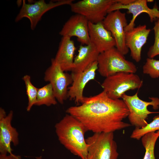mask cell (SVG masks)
Here are the masks:
<instances>
[{
  "label": "cell",
  "mask_w": 159,
  "mask_h": 159,
  "mask_svg": "<svg viewBox=\"0 0 159 159\" xmlns=\"http://www.w3.org/2000/svg\"><path fill=\"white\" fill-rule=\"evenodd\" d=\"M66 112L94 133L113 132L131 125L123 121L129 114L123 100L111 99L103 90L95 95L85 97L80 105L71 106Z\"/></svg>",
  "instance_id": "cell-1"
},
{
  "label": "cell",
  "mask_w": 159,
  "mask_h": 159,
  "mask_svg": "<svg viewBox=\"0 0 159 159\" xmlns=\"http://www.w3.org/2000/svg\"><path fill=\"white\" fill-rule=\"evenodd\" d=\"M55 128L60 143L74 155L86 159L89 145L85 135L88 131L83 124L67 114L55 124Z\"/></svg>",
  "instance_id": "cell-2"
},
{
  "label": "cell",
  "mask_w": 159,
  "mask_h": 159,
  "mask_svg": "<svg viewBox=\"0 0 159 159\" xmlns=\"http://www.w3.org/2000/svg\"><path fill=\"white\" fill-rule=\"evenodd\" d=\"M124 55L115 47L100 53L97 60L100 74L106 78L120 72L135 73L136 66Z\"/></svg>",
  "instance_id": "cell-3"
},
{
  "label": "cell",
  "mask_w": 159,
  "mask_h": 159,
  "mask_svg": "<svg viewBox=\"0 0 159 159\" xmlns=\"http://www.w3.org/2000/svg\"><path fill=\"white\" fill-rule=\"evenodd\" d=\"M143 85L142 80L135 73L120 72L106 77L101 85L109 98L118 99L126 92L139 89Z\"/></svg>",
  "instance_id": "cell-4"
},
{
  "label": "cell",
  "mask_w": 159,
  "mask_h": 159,
  "mask_svg": "<svg viewBox=\"0 0 159 159\" xmlns=\"http://www.w3.org/2000/svg\"><path fill=\"white\" fill-rule=\"evenodd\" d=\"M88 144L86 159H117L119 154L113 132L94 133L86 139Z\"/></svg>",
  "instance_id": "cell-5"
},
{
  "label": "cell",
  "mask_w": 159,
  "mask_h": 159,
  "mask_svg": "<svg viewBox=\"0 0 159 159\" xmlns=\"http://www.w3.org/2000/svg\"><path fill=\"white\" fill-rule=\"evenodd\" d=\"M122 98L129 110L127 117L130 124L135 128H142L148 124L146 120L149 114L159 113V112H151L148 109L149 105L152 106L155 110L159 108V99L157 97H150L151 101H145L139 98L137 92L132 95L125 94Z\"/></svg>",
  "instance_id": "cell-6"
},
{
  "label": "cell",
  "mask_w": 159,
  "mask_h": 159,
  "mask_svg": "<svg viewBox=\"0 0 159 159\" xmlns=\"http://www.w3.org/2000/svg\"><path fill=\"white\" fill-rule=\"evenodd\" d=\"M118 0H82L72 3L71 11L84 16L89 22L96 24L102 22L111 6Z\"/></svg>",
  "instance_id": "cell-7"
},
{
  "label": "cell",
  "mask_w": 159,
  "mask_h": 159,
  "mask_svg": "<svg viewBox=\"0 0 159 159\" xmlns=\"http://www.w3.org/2000/svg\"><path fill=\"white\" fill-rule=\"evenodd\" d=\"M51 62V65L45 72L44 79L51 85L57 101L63 104L68 98L69 86L72 82V77L71 74L62 69L54 58Z\"/></svg>",
  "instance_id": "cell-8"
},
{
  "label": "cell",
  "mask_w": 159,
  "mask_h": 159,
  "mask_svg": "<svg viewBox=\"0 0 159 159\" xmlns=\"http://www.w3.org/2000/svg\"><path fill=\"white\" fill-rule=\"evenodd\" d=\"M73 0H62L56 1H50L47 3L44 0H40L34 3H26L23 1L22 5L20 11L15 19L16 22L24 18H26L30 21L32 30L34 29L43 15L49 10L61 6H70L73 3Z\"/></svg>",
  "instance_id": "cell-9"
},
{
  "label": "cell",
  "mask_w": 159,
  "mask_h": 159,
  "mask_svg": "<svg viewBox=\"0 0 159 159\" xmlns=\"http://www.w3.org/2000/svg\"><path fill=\"white\" fill-rule=\"evenodd\" d=\"M102 23L105 28L111 33L116 43V48L124 55L129 51L125 42V28L128 24L126 14L120 10L108 13Z\"/></svg>",
  "instance_id": "cell-10"
},
{
  "label": "cell",
  "mask_w": 159,
  "mask_h": 159,
  "mask_svg": "<svg viewBox=\"0 0 159 159\" xmlns=\"http://www.w3.org/2000/svg\"><path fill=\"white\" fill-rule=\"evenodd\" d=\"M13 112L10 111L7 115L5 110L0 108V153L6 155L8 153L13 154L11 144L14 146L19 143V134L16 128L13 127L11 122Z\"/></svg>",
  "instance_id": "cell-11"
},
{
  "label": "cell",
  "mask_w": 159,
  "mask_h": 159,
  "mask_svg": "<svg viewBox=\"0 0 159 159\" xmlns=\"http://www.w3.org/2000/svg\"><path fill=\"white\" fill-rule=\"evenodd\" d=\"M97 69L98 63L96 61L82 72L72 73L73 81L68 88V98L74 100L77 104H81L85 97L83 95L85 87L88 82L95 79Z\"/></svg>",
  "instance_id": "cell-12"
},
{
  "label": "cell",
  "mask_w": 159,
  "mask_h": 159,
  "mask_svg": "<svg viewBox=\"0 0 159 159\" xmlns=\"http://www.w3.org/2000/svg\"><path fill=\"white\" fill-rule=\"evenodd\" d=\"M147 3V0H134L133 2L127 5L122 4L117 2L111 6L108 11V13L124 9H127L128 13L132 14V19L124 29L126 32L134 27L135 19L142 13H145L148 15L151 22L159 19V10L157 7L155 6L153 8H150L148 7Z\"/></svg>",
  "instance_id": "cell-13"
},
{
  "label": "cell",
  "mask_w": 159,
  "mask_h": 159,
  "mask_svg": "<svg viewBox=\"0 0 159 159\" xmlns=\"http://www.w3.org/2000/svg\"><path fill=\"white\" fill-rule=\"evenodd\" d=\"M88 23V21L84 16L75 14L71 16L65 23L59 34L62 37L70 38L76 37L82 45H88L91 43Z\"/></svg>",
  "instance_id": "cell-14"
},
{
  "label": "cell",
  "mask_w": 159,
  "mask_h": 159,
  "mask_svg": "<svg viewBox=\"0 0 159 159\" xmlns=\"http://www.w3.org/2000/svg\"><path fill=\"white\" fill-rule=\"evenodd\" d=\"M150 31L145 24L134 27L125 32L126 45L130 51L132 58L136 62L141 60L142 48L146 42Z\"/></svg>",
  "instance_id": "cell-15"
},
{
  "label": "cell",
  "mask_w": 159,
  "mask_h": 159,
  "mask_svg": "<svg viewBox=\"0 0 159 159\" xmlns=\"http://www.w3.org/2000/svg\"><path fill=\"white\" fill-rule=\"evenodd\" d=\"M88 30L91 43L100 53L116 46L111 33L105 28L102 22L96 24L89 22Z\"/></svg>",
  "instance_id": "cell-16"
},
{
  "label": "cell",
  "mask_w": 159,
  "mask_h": 159,
  "mask_svg": "<svg viewBox=\"0 0 159 159\" xmlns=\"http://www.w3.org/2000/svg\"><path fill=\"white\" fill-rule=\"evenodd\" d=\"M76 49L74 42L70 38L62 37L54 59L64 71H71Z\"/></svg>",
  "instance_id": "cell-17"
},
{
  "label": "cell",
  "mask_w": 159,
  "mask_h": 159,
  "mask_svg": "<svg viewBox=\"0 0 159 159\" xmlns=\"http://www.w3.org/2000/svg\"><path fill=\"white\" fill-rule=\"evenodd\" d=\"M100 54L91 43L88 45H80L78 53L74 59L72 73H79L85 70L93 63L97 61Z\"/></svg>",
  "instance_id": "cell-18"
},
{
  "label": "cell",
  "mask_w": 159,
  "mask_h": 159,
  "mask_svg": "<svg viewBox=\"0 0 159 159\" xmlns=\"http://www.w3.org/2000/svg\"><path fill=\"white\" fill-rule=\"evenodd\" d=\"M57 103L52 87L50 83L38 88L36 105H44L49 106L55 105Z\"/></svg>",
  "instance_id": "cell-19"
},
{
  "label": "cell",
  "mask_w": 159,
  "mask_h": 159,
  "mask_svg": "<svg viewBox=\"0 0 159 159\" xmlns=\"http://www.w3.org/2000/svg\"><path fill=\"white\" fill-rule=\"evenodd\" d=\"M159 134L155 132L148 133L141 138V142L145 149V153L143 159H155L154 149Z\"/></svg>",
  "instance_id": "cell-20"
},
{
  "label": "cell",
  "mask_w": 159,
  "mask_h": 159,
  "mask_svg": "<svg viewBox=\"0 0 159 159\" xmlns=\"http://www.w3.org/2000/svg\"><path fill=\"white\" fill-rule=\"evenodd\" d=\"M159 134V116H155L153 120L145 127L142 128H135L133 130L130 137L133 139L140 140L146 133L152 132H155Z\"/></svg>",
  "instance_id": "cell-21"
},
{
  "label": "cell",
  "mask_w": 159,
  "mask_h": 159,
  "mask_svg": "<svg viewBox=\"0 0 159 159\" xmlns=\"http://www.w3.org/2000/svg\"><path fill=\"white\" fill-rule=\"evenodd\" d=\"M25 84L26 93L28 98V102L26 108L27 111H29L34 105L37 102V96L38 88L35 87L31 83L29 75H26L22 78Z\"/></svg>",
  "instance_id": "cell-22"
},
{
  "label": "cell",
  "mask_w": 159,
  "mask_h": 159,
  "mask_svg": "<svg viewBox=\"0 0 159 159\" xmlns=\"http://www.w3.org/2000/svg\"><path fill=\"white\" fill-rule=\"evenodd\" d=\"M143 73L153 78L159 77V60L148 58L143 67Z\"/></svg>",
  "instance_id": "cell-23"
},
{
  "label": "cell",
  "mask_w": 159,
  "mask_h": 159,
  "mask_svg": "<svg viewBox=\"0 0 159 159\" xmlns=\"http://www.w3.org/2000/svg\"><path fill=\"white\" fill-rule=\"evenodd\" d=\"M153 30L155 35L154 42L147 52L148 58H153L159 55V19L155 21Z\"/></svg>",
  "instance_id": "cell-24"
},
{
  "label": "cell",
  "mask_w": 159,
  "mask_h": 159,
  "mask_svg": "<svg viewBox=\"0 0 159 159\" xmlns=\"http://www.w3.org/2000/svg\"><path fill=\"white\" fill-rule=\"evenodd\" d=\"M0 159H21L20 156L13 154L6 155H0Z\"/></svg>",
  "instance_id": "cell-25"
},
{
  "label": "cell",
  "mask_w": 159,
  "mask_h": 159,
  "mask_svg": "<svg viewBox=\"0 0 159 159\" xmlns=\"http://www.w3.org/2000/svg\"><path fill=\"white\" fill-rule=\"evenodd\" d=\"M36 159H42V157L41 156L37 157H36Z\"/></svg>",
  "instance_id": "cell-26"
},
{
  "label": "cell",
  "mask_w": 159,
  "mask_h": 159,
  "mask_svg": "<svg viewBox=\"0 0 159 159\" xmlns=\"http://www.w3.org/2000/svg\"><path fill=\"white\" fill-rule=\"evenodd\" d=\"M147 2H153V0H147Z\"/></svg>",
  "instance_id": "cell-27"
}]
</instances>
